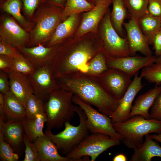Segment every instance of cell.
Wrapping results in <instances>:
<instances>
[{"label": "cell", "instance_id": "cell-1", "mask_svg": "<svg viewBox=\"0 0 161 161\" xmlns=\"http://www.w3.org/2000/svg\"><path fill=\"white\" fill-rule=\"evenodd\" d=\"M55 78L61 88L96 107L100 112L109 117L118 107L120 99L105 88L97 77L78 72Z\"/></svg>", "mask_w": 161, "mask_h": 161}, {"label": "cell", "instance_id": "cell-2", "mask_svg": "<svg viewBox=\"0 0 161 161\" xmlns=\"http://www.w3.org/2000/svg\"><path fill=\"white\" fill-rule=\"evenodd\" d=\"M104 48L101 40L68 39L59 44L51 64L55 77L86 73L89 61Z\"/></svg>", "mask_w": 161, "mask_h": 161}, {"label": "cell", "instance_id": "cell-3", "mask_svg": "<svg viewBox=\"0 0 161 161\" xmlns=\"http://www.w3.org/2000/svg\"><path fill=\"white\" fill-rule=\"evenodd\" d=\"M64 8L47 2L38 8L31 20L33 27L29 32L28 47L46 46L57 27L62 22Z\"/></svg>", "mask_w": 161, "mask_h": 161}, {"label": "cell", "instance_id": "cell-4", "mask_svg": "<svg viewBox=\"0 0 161 161\" xmlns=\"http://www.w3.org/2000/svg\"><path fill=\"white\" fill-rule=\"evenodd\" d=\"M114 130L122 137L121 140L127 147L134 150L143 143V137L151 133L161 134V121L147 119L140 115L129 117L125 121L112 123Z\"/></svg>", "mask_w": 161, "mask_h": 161}, {"label": "cell", "instance_id": "cell-5", "mask_svg": "<svg viewBox=\"0 0 161 161\" xmlns=\"http://www.w3.org/2000/svg\"><path fill=\"white\" fill-rule=\"evenodd\" d=\"M73 94L61 88L52 92L44 103L47 129H59L74 116Z\"/></svg>", "mask_w": 161, "mask_h": 161}, {"label": "cell", "instance_id": "cell-6", "mask_svg": "<svg viewBox=\"0 0 161 161\" xmlns=\"http://www.w3.org/2000/svg\"><path fill=\"white\" fill-rule=\"evenodd\" d=\"M75 112L79 118L78 126H74L67 122L64 124V129L56 134L48 129L44 133L45 136L55 143L58 150L66 154L79 144L89 132L86 126V116L83 111L75 105Z\"/></svg>", "mask_w": 161, "mask_h": 161}, {"label": "cell", "instance_id": "cell-7", "mask_svg": "<svg viewBox=\"0 0 161 161\" xmlns=\"http://www.w3.org/2000/svg\"><path fill=\"white\" fill-rule=\"evenodd\" d=\"M121 140L112 138L109 136L101 133H92L88 135L83 140L70 152L66 157L71 161H95L101 154L110 148L119 145Z\"/></svg>", "mask_w": 161, "mask_h": 161}, {"label": "cell", "instance_id": "cell-8", "mask_svg": "<svg viewBox=\"0 0 161 161\" xmlns=\"http://www.w3.org/2000/svg\"><path fill=\"white\" fill-rule=\"evenodd\" d=\"M100 35L103 48L109 58L133 56L127 38L120 35L113 27L109 9L101 20Z\"/></svg>", "mask_w": 161, "mask_h": 161}, {"label": "cell", "instance_id": "cell-9", "mask_svg": "<svg viewBox=\"0 0 161 161\" xmlns=\"http://www.w3.org/2000/svg\"><path fill=\"white\" fill-rule=\"evenodd\" d=\"M73 101L84 112L86 116V126L89 132L105 134L112 138L121 140L122 137L114 129L110 117L98 112L75 95Z\"/></svg>", "mask_w": 161, "mask_h": 161}, {"label": "cell", "instance_id": "cell-10", "mask_svg": "<svg viewBox=\"0 0 161 161\" xmlns=\"http://www.w3.org/2000/svg\"><path fill=\"white\" fill-rule=\"evenodd\" d=\"M0 39L17 49L28 47L30 35L12 16L3 14L0 16Z\"/></svg>", "mask_w": 161, "mask_h": 161}, {"label": "cell", "instance_id": "cell-11", "mask_svg": "<svg viewBox=\"0 0 161 161\" xmlns=\"http://www.w3.org/2000/svg\"><path fill=\"white\" fill-rule=\"evenodd\" d=\"M28 76L34 94L43 101L47 100L52 92L61 88L55 78L51 64L36 69Z\"/></svg>", "mask_w": 161, "mask_h": 161}, {"label": "cell", "instance_id": "cell-12", "mask_svg": "<svg viewBox=\"0 0 161 161\" xmlns=\"http://www.w3.org/2000/svg\"><path fill=\"white\" fill-rule=\"evenodd\" d=\"M97 77L105 88L119 99L123 97L132 81L131 76L114 68H109Z\"/></svg>", "mask_w": 161, "mask_h": 161}, {"label": "cell", "instance_id": "cell-13", "mask_svg": "<svg viewBox=\"0 0 161 161\" xmlns=\"http://www.w3.org/2000/svg\"><path fill=\"white\" fill-rule=\"evenodd\" d=\"M156 56H130L118 58H109L107 60L109 68L121 70L131 76H134L140 69L154 63Z\"/></svg>", "mask_w": 161, "mask_h": 161}, {"label": "cell", "instance_id": "cell-14", "mask_svg": "<svg viewBox=\"0 0 161 161\" xmlns=\"http://www.w3.org/2000/svg\"><path fill=\"white\" fill-rule=\"evenodd\" d=\"M123 26L126 31L127 39L133 55L139 52L144 56H151L153 53L146 38L140 30L138 19L133 18L127 22H124Z\"/></svg>", "mask_w": 161, "mask_h": 161}, {"label": "cell", "instance_id": "cell-15", "mask_svg": "<svg viewBox=\"0 0 161 161\" xmlns=\"http://www.w3.org/2000/svg\"><path fill=\"white\" fill-rule=\"evenodd\" d=\"M142 78L138 76V73L134 76L131 84L120 99L118 107L110 117L112 123L123 122L129 118L133 102L143 86L142 83Z\"/></svg>", "mask_w": 161, "mask_h": 161}, {"label": "cell", "instance_id": "cell-16", "mask_svg": "<svg viewBox=\"0 0 161 161\" xmlns=\"http://www.w3.org/2000/svg\"><path fill=\"white\" fill-rule=\"evenodd\" d=\"M111 4L112 0L102 1L96 4L91 10L83 13L76 36L81 37L89 32H96L99 22Z\"/></svg>", "mask_w": 161, "mask_h": 161}, {"label": "cell", "instance_id": "cell-17", "mask_svg": "<svg viewBox=\"0 0 161 161\" xmlns=\"http://www.w3.org/2000/svg\"><path fill=\"white\" fill-rule=\"evenodd\" d=\"M59 45L47 47L42 44L17 48L24 57L36 69L51 64Z\"/></svg>", "mask_w": 161, "mask_h": 161}, {"label": "cell", "instance_id": "cell-18", "mask_svg": "<svg viewBox=\"0 0 161 161\" xmlns=\"http://www.w3.org/2000/svg\"><path fill=\"white\" fill-rule=\"evenodd\" d=\"M10 91L24 106L29 97L34 94V90L28 76L12 72L8 74Z\"/></svg>", "mask_w": 161, "mask_h": 161}, {"label": "cell", "instance_id": "cell-19", "mask_svg": "<svg viewBox=\"0 0 161 161\" xmlns=\"http://www.w3.org/2000/svg\"><path fill=\"white\" fill-rule=\"evenodd\" d=\"M160 93L161 86L156 85L154 88L139 96L132 106L129 117L140 115L146 119H151L149 110Z\"/></svg>", "mask_w": 161, "mask_h": 161}, {"label": "cell", "instance_id": "cell-20", "mask_svg": "<svg viewBox=\"0 0 161 161\" xmlns=\"http://www.w3.org/2000/svg\"><path fill=\"white\" fill-rule=\"evenodd\" d=\"M0 132L14 149L18 148L23 143L24 130L22 122L7 120L0 127Z\"/></svg>", "mask_w": 161, "mask_h": 161}, {"label": "cell", "instance_id": "cell-21", "mask_svg": "<svg viewBox=\"0 0 161 161\" xmlns=\"http://www.w3.org/2000/svg\"><path fill=\"white\" fill-rule=\"evenodd\" d=\"M34 143L40 161H71L59 154L55 145L45 135L37 138Z\"/></svg>", "mask_w": 161, "mask_h": 161}, {"label": "cell", "instance_id": "cell-22", "mask_svg": "<svg viewBox=\"0 0 161 161\" xmlns=\"http://www.w3.org/2000/svg\"><path fill=\"white\" fill-rule=\"evenodd\" d=\"M79 18L78 14H76L69 16L61 22L46 46L52 47L59 45L68 39L77 27Z\"/></svg>", "mask_w": 161, "mask_h": 161}, {"label": "cell", "instance_id": "cell-23", "mask_svg": "<svg viewBox=\"0 0 161 161\" xmlns=\"http://www.w3.org/2000/svg\"><path fill=\"white\" fill-rule=\"evenodd\" d=\"M154 157L161 158V146L148 134L142 144L134 150L129 161H151Z\"/></svg>", "mask_w": 161, "mask_h": 161}, {"label": "cell", "instance_id": "cell-24", "mask_svg": "<svg viewBox=\"0 0 161 161\" xmlns=\"http://www.w3.org/2000/svg\"><path fill=\"white\" fill-rule=\"evenodd\" d=\"M22 8V0H5L0 2L1 10L10 14L21 27L29 32L33 27V24L23 15Z\"/></svg>", "mask_w": 161, "mask_h": 161}, {"label": "cell", "instance_id": "cell-25", "mask_svg": "<svg viewBox=\"0 0 161 161\" xmlns=\"http://www.w3.org/2000/svg\"><path fill=\"white\" fill-rule=\"evenodd\" d=\"M4 112L8 120L22 122L26 117L25 108L18 98L10 91L4 94Z\"/></svg>", "mask_w": 161, "mask_h": 161}, {"label": "cell", "instance_id": "cell-26", "mask_svg": "<svg viewBox=\"0 0 161 161\" xmlns=\"http://www.w3.org/2000/svg\"><path fill=\"white\" fill-rule=\"evenodd\" d=\"M47 118L46 112L38 114L30 118L26 117L22 122L25 134L31 142L37 138L44 136L43 131Z\"/></svg>", "mask_w": 161, "mask_h": 161}, {"label": "cell", "instance_id": "cell-27", "mask_svg": "<svg viewBox=\"0 0 161 161\" xmlns=\"http://www.w3.org/2000/svg\"><path fill=\"white\" fill-rule=\"evenodd\" d=\"M138 23L149 45L153 44L154 37L161 28V18L154 16L148 13L138 19Z\"/></svg>", "mask_w": 161, "mask_h": 161}, {"label": "cell", "instance_id": "cell-28", "mask_svg": "<svg viewBox=\"0 0 161 161\" xmlns=\"http://www.w3.org/2000/svg\"><path fill=\"white\" fill-rule=\"evenodd\" d=\"M112 9L110 19L115 30L121 36L123 35V26L127 16V10L123 0H112Z\"/></svg>", "mask_w": 161, "mask_h": 161}, {"label": "cell", "instance_id": "cell-29", "mask_svg": "<svg viewBox=\"0 0 161 161\" xmlns=\"http://www.w3.org/2000/svg\"><path fill=\"white\" fill-rule=\"evenodd\" d=\"M109 58L103 48L89 61L86 73L95 76H99L109 68L107 65Z\"/></svg>", "mask_w": 161, "mask_h": 161}, {"label": "cell", "instance_id": "cell-30", "mask_svg": "<svg viewBox=\"0 0 161 161\" xmlns=\"http://www.w3.org/2000/svg\"><path fill=\"white\" fill-rule=\"evenodd\" d=\"M95 6L93 4L86 0H66L62 15L61 21L72 15L89 11Z\"/></svg>", "mask_w": 161, "mask_h": 161}, {"label": "cell", "instance_id": "cell-31", "mask_svg": "<svg viewBox=\"0 0 161 161\" xmlns=\"http://www.w3.org/2000/svg\"><path fill=\"white\" fill-rule=\"evenodd\" d=\"M149 83L161 84V55L156 57L154 62L142 68L140 75Z\"/></svg>", "mask_w": 161, "mask_h": 161}, {"label": "cell", "instance_id": "cell-32", "mask_svg": "<svg viewBox=\"0 0 161 161\" xmlns=\"http://www.w3.org/2000/svg\"><path fill=\"white\" fill-rule=\"evenodd\" d=\"M131 18L138 19L148 13L149 0H123Z\"/></svg>", "mask_w": 161, "mask_h": 161}, {"label": "cell", "instance_id": "cell-33", "mask_svg": "<svg viewBox=\"0 0 161 161\" xmlns=\"http://www.w3.org/2000/svg\"><path fill=\"white\" fill-rule=\"evenodd\" d=\"M24 106L27 118L33 117L39 114L45 112L44 101L34 94L29 97Z\"/></svg>", "mask_w": 161, "mask_h": 161}, {"label": "cell", "instance_id": "cell-34", "mask_svg": "<svg viewBox=\"0 0 161 161\" xmlns=\"http://www.w3.org/2000/svg\"><path fill=\"white\" fill-rule=\"evenodd\" d=\"M13 71L27 76L32 74L36 69L22 54L12 58Z\"/></svg>", "mask_w": 161, "mask_h": 161}, {"label": "cell", "instance_id": "cell-35", "mask_svg": "<svg viewBox=\"0 0 161 161\" xmlns=\"http://www.w3.org/2000/svg\"><path fill=\"white\" fill-rule=\"evenodd\" d=\"M11 145L4 140L0 132V160L2 161H17L18 155L16 153Z\"/></svg>", "mask_w": 161, "mask_h": 161}, {"label": "cell", "instance_id": "cell-36", "mask_svg": "<svg viewBox=\"0 0 161 161\" xmlns=\"http://www.w3.org/2000/svg\"><path fill=\"white\" fill-rule=\"evenodd\" d=\"M22 12L24 16L31 21L36 10L47 2V0H22Z\"/></svg>", "mask_w": 161, "mask_h": 161}, {"label": "cell", "instance_id": "cell-37", "mask_svg": "<svg viewBox=\"0 0 161 161\" xmlns=\"http://www.w3.org/2000/svg\"><path fill=\"white\" fill-rule=\"evenodd\" d=\"M25 147V155L23 161H40L35 145L30 141L26 135L23 137Z\"/></svg>", "mask_w": 161, "mask_h": 161}, {"label": "cell", "instance_id": "cell-38", "mask_svg": "<svg viewBox=\"0 0 161 161\" xmlns=\"http://www.w3.org/2000/svg\"><path fill=\"white\" fill-rule=\"evenodd\" d=\"M0 55L13 58L19 56L22 54L15 47L0 39Z\"/></svg>", "mask_w": 161, "mask_h": 161}, {"label": "cell", "instance_id": "cell-39", "mask_svg": "<svg viewBox=\"0 0 161 161\" xmlns=\"http://www.w3.org/2000/svg\"><path fill=\"white\" fill-rule=\"evenodd\" d=\"M149 113L151 119L161 121V93L155 100Z\"/></svg>", "mask_w": 161, "mask_h": 161}, {"label": "cell", "instance_id": "cell-40", "mask_svg": "<svg viewBox=\"0 0 161 161\" xmlns=\"http://www.w3.org/2000/svg\"><path fill=\"white\" fill-rule=\"evenodd\" d=\"M148 12L152 16L161 18V0H149Z\"/></svg>", "mask_w": 161, "mask_h": 161}, {"label": "cell", "instance_id": "cell-41", "mask_svg": "<svg viewBox=\"0 0 161 161\" xmlns=\"http://www.w3.org/2000/svg\"><path fill=\"white\" fill-rule=\"evenodd\" d=\"M0 70L8 74L13 72L12 58L0 55Z\"/></svg>", "mask_w": 161, "mask_h": 161}, {"label": "cell", "instance_id": "cell-42", "mask_svg": "<svg viewBox=\"0 0 161 161\" xmlns=\"http://www.w3.org/2000/svg\"><path fill=\"white\" fill-rule=\"evenodd\" d=\"M10 91L8 74L0 71V92L4 94Z\"/></svg>", "mask_w": 161, "mask_h": 161}, {"label": "cell", "instance_id": "cell-43", "mask_svg": "<svg viewBox=\"0 0 161 161\" xmlns=\"http://www.w3.org/2000/svg\"><path fill=\"white\" fill-rule=\"evenodd\" d=\"M153 45L156 56L161 55V28L154 39Z\"/></svg>", "mask_w": 161, "mask_h": 161}, {"label": "cell", "instance_id": "cell-44", "mask_svg": "<svg viewBox=\"0 0 161 161\" xmlns=\"http://www.w3.org/2000/svg\"><path fill=\"white\" fill-rule=\"evenodd\" d=\"M66 0H47V2L64 9Z\"/></svg>", "mask_w": 161, "mask_h": 161}, {"label": "cell", "instance_id": "cell-45", "mask_svg": "<svg viewBox=\"0 0 161 161\" xmlns=\"http://www.w3.org/2000/svg\"><path fill=\"white\" fill-rule=\"evenodd\" d=\"M127 157L126 156L122 154H120L115 156L113 158V161H126Z\"/></svg>", "mask_w": 161, "mask_h": 161}, {"label": "cell", "instance_id": "cell-46", "mask_svg": "<svg viewBox=\"0 0 161 161\" xmlns=\"http://www.w3.org/2000/svg\"><path fill=\"white\" fill-rule=\"evenodd\" d=\"M151 137L154 140L158 141L161 143V134H150Z\"/></svg>", "mask_w": 161, "mask_h": 161}, {"label": "cell", "instance_id": "cell-47", "mask_svg": "<svg viewBox=\"0 0 161 161\" xmlns=\"http://www.w3.org/2000/svg\"><path fill=\"white\" fill-rule=\"evenodd\" d=\"M95 4V5L97 3L105 0H90Z\"/></svg>", "mask_w": 161, "mask_h": 161}, {"label": "cell", "instance_id": "cell-48", "mask_svg": "<svg viewBox=\"0 0 161 161\" xmlns=\"http://www.w3.org/2000/svg\"><path fill=\"white\" fill-rule=\"evenodd\" d=\"M4 0H0V2H2L3 1H4Z\"/></svg>", "mask_w": 161, "mask_h": 161}]
</instances>
